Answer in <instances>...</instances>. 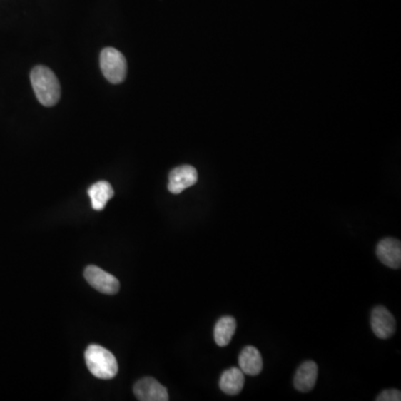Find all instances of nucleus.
Instances as JSON below:
<instances>
[{
    "label": "nucleus",
    "mask_w": 401,
    "mask_h": 401,
    "mask_svg": "<svg viewBox=\"0 0 401 401\" xmlns=\"http://www.w3.org/2000/svg\"><path fill=\"white\" fill-rule=\"evenodd\" d=\"M240 369L248 376H258L263 369L261 353L255 347L248 345L240 353Z\"/></svg>",
    "instance_id": "10"
},
{
    "label": "nucleus",
    "mask_w": 401,
    "mask_h": 401,
    "mask_svg": "<svg viewBox=\"0 0 401 401\" xmlns=\"http://www.w3.org/2000/svg\"><path fill=\"white\" fill-rule=\"evenodd\" d=\"M198 171L191 166H181L171 171L168 176V191L173 194H180L198 182Z\"/></svg>",
    "instance_id": "6"
},
{
    "label": "nucleus",
    "mask_w": 401,
    "mask_h": 401,
    "mask_svg": "<svg viewBox=\"0 0 401 401\" xmlns=\"http://www.w3.org/2000/svg\"><path fill=\"white\" fill-rule=\"evenodd\" d=\"M244 373L241 369L230 368L222 373L220 378V388L224 394L229 396H236L241 392L244 387Z\"/></svg>",
    "instance_id": "11"
},
{
    "label": "nucleus",
    "mask_w": 401,
    "mask_h": 401,
    "mask_svg": "<svg viewBox=\"0 0 401 401\" xmlns=\"http://www.w3.org/2000/svg\"><path fill=\"white\" fill-rule=\"evenodd\" d=\"M377 401H400L401 392L397 389H387L376 398Z\"/></svg>",
    "instance_id": "14"
},
{
    "label": "nucleus",
    "mask_w": 401,
    "mask_h": 401,
    "mask_svg": "<svg viewBox=\"0 0 401 401\" xmlns=\"http://www.w3.org/2000/svg\"><path fill=\"white\" fill-rule=\"evenodd\" d=\"M85 360L89 372L98 379L114 378L118 371V363L114 355L101 345H89L85 352Z\"/></svg>",
    "instance_id": "2"
},
{
    "label": "nucleus",
    "mask_w": 401,
    "mask_h": 401,
    "mask_svg": "<svg viewBox=\"0 0 401 401\" xmlns=\"http://www.w3.org/2000/svg\"><path fill=\"white\" fill-rule=\"evenodd\" d=\"M101 68L105 78L112 84H121L127 74V63L120 51L107 47L103 49L99 57Z\"/></svg>",
    "instance_id": "3"
},
{
    "label": "nucleus",
    "mask_w": 401,
    "mask_h": 401,
    "mask_svg": "<svg viewBox=\"0 0 401 401\" xmlns=\"http://www.w3.org/2000/svg\"><path fill=\"white\" fill-rule=\"evenodd\" d=\"M377 257L385 265L398 270L401 267V243L394 238L381 240L377 245Z\"/></svg>",
    "instance_id": "8"
},
{
    "label": "nucleus",
    "mask_w": 401,
    "mask_h": 401,
    "mask_svg": "<svg viewBox=\"0 0 401 401\" xmlns=\"http://www.w3.org/2000/svg\"><path fill=\"white\" fill-rule=\"evenodd\" d=\"M317 379V363L315 361H305L298 368L293 385L300 392H309L315 388Z\"/></svg>",
    "instance_id": "9"
},
{
    "label": "nucleus",
    "mask_w": 401,
    "mask_h": 401,
    "mask_svg": "<svg viewBox=\"0 0 401 401\" xmlns=\"http://www.w3.org/2000/svg\"><path fill=\"white\" fill-rule=\"evenodd\" d=\"M88 196L95 211H102L114 196V190L106 181H99L88 188Z\"/></svg>",
    "instance_id": "12"
},
{
    "label": "nucleus",
    "mask_w": 401,
    "mask_h": 401,
    "mask_svg": "<svg viewBox=\"0 0 401 401\" xmlns=\"http://www.w3.org/2000/svg\"><path fill=\"white\" fill-rule=\"evenodd\" d=\"M31 85L39 103L44 106L51 107L61 98V85L56 75L47 67L36 66L31 71Z\"/></svg>",
    "instance_id": "1"
},
{
    "label": "nucleus",
    "mask_w": 401,
    "mask_h": 401,
    "mask_svg": "<svg viewBox=\"0 0 401 401\" xmlns=\"http://www.w3.org/2000/svg\"><path fill=\"white\" fill-rule=\"evenodd\" d=\"M85 279L95 290L105 295H115L120 291V281L96 265H89L85 269Z\"/></svg>",
    "instance_id": "4"
},
{
    "label": "nucleus",
    "mask_w": 401,
    "mask_h": 401,
    "mask_svg": "<svg viewBox=\"0 0 401 401\" xmlns=\"http://www.w3.org/2000/svg\"><path fill=\"white\" fill-rule=\"evenodd\" d=\"M134 394L141 401L168 400V392L166 387L151 377L141 379L135 384Z\"/></svg>",
    "instance_id": "7"
},
{
    "label": "nucleus",
    "mask_w": 401,
    "mask_h": 401,
    "mask_svg": "<svg viewBox=\"0 0 401 401\" xmlns=\"http://www.w3.org/2000/svg\"><path fill=\"white\" fill-rule=\"evenodd\" d=\"M371 329L379 339L386 340L396 331V320L387 308L379 305L371 313Z\"/></svg>",
    "instance_id": "5"
},
{
    "label": "nucleus",
    "mask_w": 401,
    "mask_h": 401,
    "mask_svg": "<svg viewBox=\"0 0 401 401\" xmlns=\"http://www.w3.org/2000/svg\"><path fill=\"white\" fill-rule=\"evenodd\" d=\"M236 330V320L231 315L222 317L214 327V340L218 347H226L231 342Z\"/></svg>",
    "instance_id": "13"
}]
</instances>
